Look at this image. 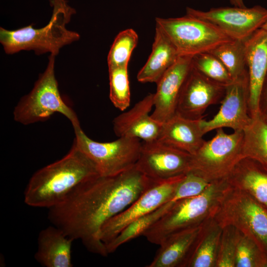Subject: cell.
Returning a JSON list of instances; mask_svg holds the SVG:
<instances>
[{"mask_svg": "<svg viewBox=\"0 0 267 267\" xmlns=\"http://www.w3.org/2000/svg\"><path fill=\"white\" fill-rule=\"evenodd\" d=\"M134 166L118 175L98 176L76 187L48 209V219L92 253L107 256L99 238L104 224L134 202L154 182Z\"/></svg>", "mask_w": 267, "mask_h": 267, "instance_id": "obj_1", "label": "cell"}, {"mask_svg": "<svg viewBox=\"0 0 267 267\" xmlns=\"http://www.w3.org/2000/svg\"><path fill=\"white\" fill-rule=\"evenodd\" d=\"M98 176L94 165L73 144L62 158L34 173L25 188L24 202L31 207L49 209L78 185Z\"/></svg>", "mask_w": 267, "mask_h": 267, "instance_id": "obj_2", "label": "cell"}, {"mask_svg": "<svg viewBox=\"0 0 267 267\" xmlns=\"http://www.w3.org/2000/svg\"><path fill=\"white\" fill-rule=\"evenodd\" d=\"M52 7L50 21L44 27L35 29L29 25L16 30L0 27V42L5 52L13 54L21 50H34L37 54L50 52L57 55L64 46L78 41L79 34L66 28L75 9L66 0H49Z\"/></svg>", "mask_w": 267, "mask_h": 267, "instance_id": "obj_3", "label": "cell"}, {"mask_svg": "<svg viewBox=\"0 0 267 267\" xmlns=\"http://www.w3.org/2000/svg\"><path fill=\"white\" fill-rule=\"evenodd\" d=\"M55 56L50 55L47 66L29 93L23 97L13 111L14 119L29 125L48 119L55 113L62 114L73 128L80 126L74 110L62 99L54 73Z\"/></svg>", "mask_w": 267, "mask_h": 267, "instance_id": "obj_4", "label": "cell"}, {"mask_svg": "<svg viewBox=\"0 0 267 267\" xmlns=\"http://www.w3.org/2000/svg\"><path fill=\"white\" fill-rule=\"evenodd\" d=\"M158 26L169 39L179 56H193L209 52L233 40L213 25L186 15L177 18H156Z\"/></svg>", "mask_w": 267, "mask_h": 267, "instance_id": "obj_5", "label": "cell"}, {"mask_svg": "<svg viewBox=\"0 0 267 267\" xmlns=\"http://www.w3.org/2000/svg\"><path fill=\"white\" fill-rule=\"evenodd\" d=\"M74 130V144L92 162L100 176H115L134 166L141 146L140 139L119 137L111 142H99L89 137L81 126Z\"/></svg>", "mask_w": 267, "mask_h": 267, "instance_id": "obj_6", "label": "cell"}, {"mask_svg": "<svg viewBox=\"0 0 267 267\" xmlns=\"http://www.w3.org/2000/svg\"><path fill=\"white\" fill-rule=\"evenodd\" d=\"M244 133L227 134L220 128L211 139L205 141L192 155L191 172L200 176L215 175L226 172L235 162L244 157ZM189 171V172H190Z\"/></svg>", "mask_w": 267, "mask_h": 267, "instance_id": "obj_7", "label": "cell"}, {"mask_svg": "<svg viewBox=\"0 0 267 267\" xmlns=\"http://www.w3.org/2000/svg\"><path fill=\"white\" fill-rule=\"evenodd\" d=\"M186 14L213 25L233 40L248 39L267 21V9L260 5L220 7L206 11L187 7Z\"/></svg>", "mask_w": 267, "mask_h": 267, "instance_id": "obj_8", "label": "cell"}, {"mask_svg": "<svg viewBox=\"0 0 267 267\" xmlns=\"http://www.w3.org/2000/svg\"><path fill=\"white\" fill-rule=\"evenodd\" d=\"M192 155L157 140L141 144L134 167L149 178L162 180L190 171Z\"/></svg>", "mask_w": 267, "mask_h": 267, "instance_id": "obj_9", "label": "cell"}, {"mask_svg": "<svg viewBox=\"0 0 267 267\" xmlns=\"http://www.w3.org/2000/svg\"><path fill=\"white\" fill-rule=\"evenodd\" d=\"M185 175L155 181L130 206L107 221L102 226L99 234L100 239L105 246L130 223L168 202Z\"/></svg>", "mask_w": 267, "mask_h": 267, "instance_id": "obj_10", "label": "cell"}, {"mask_svg": "<svg viewBox=\"0 0 267 267\" xmlns=\"http://www.w3.org/2000/svg\"><path fill=\"white\" fill-rule=\"evenodd\" d=\"M226 87L207 77L192 65L181 88L176 114L191 120L202 119L209 107L221 103Z\"/></svg>", "mask_w": 267, "mask_h": 267, "instance_id": "obj_11", "label": "cell"}, {"mask_svg": "<svg viewBox=\"0 0 267 267\" xmlns=\"http://www.w3.org/2000/svg\"><path fill=\"white\" fill-rule=\"evenodd\" d=\"M249 95L248 74L227 85L219 111L209 120H200L203 134L223 128L243 131L252 120L249 109Z\"/></svg>", "mask_w": 267, "mask_h": 267, "instance_id": "obj_12", "label": "cell"}, {"mask_svg": "<svg viewBox=\"0 0 267 267\" xmlns=\"http://www.w3.org/2000/svg\"><path fill=\"white\" fill-rule=\"evenodd\" d=\"M208 185L201 194L179 200L143 234L147 240L160 245L169 236L178 232L197 219L207 209L214 192Z\"/></svg>", "mask_w": 267, "mask_h": 267, "instance_id": "obj_13", "label": "cell"}, {"mask_svg": "<svg viewBox=\"0 0 267 267\" xmlns=\"http://www.w3.org/2000/svg\"><path fill=\"white\" fill-rule=\"evenodd\" d=\"M192 57L179 56L156 83L151 116L158 122L163 124L176 114L181 88L192 67Z\"/></svg>", "mask_w": 267, "mask_h": 267, "instance_id": "obj_14", "label": "cell"}, {"mask_svg": "<svg viewBox=\"0 0 267 267\" xmlns=\"http://www.w3.org/2000/svg\"><path fill=\"white\" fill-rule=\"evenodd\" d=\"M154 107V93H149L129 110L114 118L113 130L119 137L141 139L144 142L157 140L162 123L150 113Z\"/></svg>", "mask_w": 267, "mask_h": 267, "instance_id": "obj_15", "label": "cell"}, {"mask_svg": "<svg viewBox=\"0 0 267 267\" xmlns=\"http://www.w3.org/2000/svg\"><path fill=\"white\" fill-rule=\"evenodd\" d=\"M246 56L249 80V114L258 113L262 85L267 72V31L260 28L246 40Z\"/></svg>", "mask_w": 267, "mask_h": 267, "instance_id": "obj_16", "label": "cell"}, {"mask_svg": "<svg viewBox=\"0 0 267 267\" xmlns=\"http://www.w3.org/2000/svg\"><path fill=\"white\" fill-rule=\"evenodd\" d=\"M201 120H191L176 114L162 124L157 140L193 155L205 141Z\"/></svg>", "mask_w": 267, "mask_h": 267, "instance_id": "obj_17", "label": "cell"}, {"mask_svg": "<svg viewBox=\"0 0 267 267\" xmlns=\"http://www.w3.org/2000/svg\"><path fill=\"white\" fill-rule=\"evenodd\" d=\"M73 241L60 229L53 225L49 226L39 234L35 258L45 267H72Z\"/></svg>", "mask_w": 267, "mask_h": 267, "instance_id": "obj_18", "label": "cell"}, {"mask_svg": "<svg viewBox=\"0 0 267 267\" xmlns=\"http://www.w3.org/2000/svg\"><path fill=\"white\" fill-rule=\"evenodd\" d=\"M179 55L172 43L157 26L152 51L137 75L141 83H157L176 62Z\"/></svg>", "mask_w": 267, "mask_h": 267, "instance_id": "obj_19", "label": "cell"}, {"mask_svg": "<svg viewBox=\"0 0 267 267\" xmlns=\"http://www.w3.org/2000/svg\"><path fill=\"white\" fill-rule=\"evenodd\" d=\"M195 232L183 231L173 234L159 245L154 259L148 267H171L179 263L183 258L194 241Z\"/></svg>", "mask_w": 267, "mask_h": 267, "instance_id": "obj_20", "label": "cell"}, {"mask_svg": "<svg viewBox=\"0 0 267 267\" xmlns=\"http://www.w3.org/2000/svg\"><path fill=\"white\" fill-rule=\"evenodd\" d=\"M175 204L169 201L153 211L150 212L130 223L112 240L105 245L108 254L115 251L117 248L144 233Z\"/></svg>", "mask_w": 267, "mask_h": 267, "instance_id": "obj_21", "label": "cell"}, {"mask_svg": "<svg viewBox=\"0 0 267 267\" xmlns=\"http://www.w3.org/2000/svg\"><path fill=\"white\" fill-rule=\"evenodd\" d=\"M243 155L267 167V121L259 113L243 131Z\"/></svg>", "mask_w": 267, "mask_h": 267, "instance_id": "obj_22", "label": "cell"}, {"mask_svg": "<svg viewBox=\"0 0 267 267\" xmlns=\"http://www.w3.org/2000/svg\"><path fill=\"white\" fill-rule=\"evenodd\" d=\"M246 40H233L223 43L208 52L223 63L233 80L248 74Z\"/></svg>", "mask_w": 267, "mask_h": 267, "instance_id": "obj_23", "label": "cell"}, {"mask_svg": "<svg viewBox=\"0 0 267 267\" xmlns=\"http://www.w3.org/2000/svg\"><path fill=\"white\" fill-rule=\"evenodd\" d=\"M244 158L245 164L239 172L242 182L256 200L267 209V167L254 159Z\"/></svg>", "mask_w": 267, "mask_h": 267, "instance_id": "obj_24", "label": "cell"}, {"mask_svg": "<svg viewBox=\"0 0 267 267\" xmlns=\"http://www.w3.org/2000/svg\"><path fill=\"white\" fill-rule=\"evenodd\" d=\"M137 42V34L133 29H127L120 32L108 53V68L128 66L131 55Z\"/></svg>", "mask_w": 267, "mask_h": 267, "instance_id": "obj_25", "label": "cell"}, {"mask_svg": "<svg viewBox=\"0 0 267 267\" xmlns=\"http://www.w3.org/2000/svg\"><path fill=\"white\" fill-rule=\"evenodd\" d=\"M108 71L110 99L116 108L124 111L131 101L128 66L108 68Z\"/></svg>", "mask_w": 267, "mask_h": 267, "instance_id": "obj_26", "label": "cell"}, {"mask_svg": "<svg viewBox=\"0 0 267 267\" xmlns=\"http://www.w3.org/2000/svg\"><path fill=\"white\" fill-rule=\"evenodd\" d=\"M243 213L253 234L267 254V209L256 200H248Z\"/></svg>", "mask_w": 267, "mask_h": 267, "instance_id": "obj_27", "label": "cell"}, {"mask_svg": "<svg viewBox=\"0 0 267 267\" xmlns=\"http://www.w3.org/2000/svg\"><path fill=\"white\" fill-rule=\"evenodd\" d=\"M192 64L196 70L218 83L227 85L233 81L223 63L208 52L193 56Z\"/></svg>", "mask_w": 267, "mask_h": 267, "instance_id": "obj_28", "label": "cell"}, {"mask_svg": "<svg viewBox=\"0 0 267 267\" xmlns=\"http://www.w3.org/2000/svg\"><path fill=\"white\" fill-rule=\"evenodd\" d=\"M209 185L208 180L193 172L186 173L177 185L170 201H177L198 195Z\"/></svg>", "mask_w": 267, "mask_h": 267, "instance_id": "obj_29", "label": "cell"}, {"mask_svg": "<svg viewBox=\"0 0 267 267\" xmlns=\"http://www.w3.org/2000/svg\"><path fill=\"white\" fill-rule=\"evenodd\" d=\"M237 266L251 267L263 263V257L258 250L247 243L241 244L237 248L236 254Z\"/></svg>", "mask_w": 267, "mask_h": 267, "instance_id": "obj_30", "label": "cell"}, {"mask_svg": "<svg viewBox=\"0 0 267 267\" xmlns=\"http://www.w3.org/2000/svg\"><path fill=\"white\" fill-rule=\"evenodd\" d=\"M214 237L207 240L199 248L192 260L191 265L194 267H209L214 259L215 239Z\"/></svg>", "mask_w": 267, "mask_h": 267, "instance_id": "obj_31", "label": "cell"}, {"mask_svg": "<svg viewBox=\"0 0 267 267\" xmlns=\"http://www.w3.org/2000/svg\"><path fill=\"white\" fill-rule=\"evenodd\" d=\"M258 109L259 115L267 121V72L261 88Z\"/></svg>", "mask_w": 267, "mask_h": 267, "instance_id": "obj_32", "label": "cell"}, {"mask_svg": "<svg viewBox=\"0 0 267 267\" xmlns=\"http://www.w3.org/2000/svg\"><path fill=\"white\" fill-rule=\"evenodd\" d=\"M218 265L221 267H232L233 264L229 257L224 256L219 261Z\"/></svg>", "mask_w": 267, "mask_h": 267, "instance_id": "obj_33", "label": "cell"}, {"mask_svg": "<svg viewBox=\"0 0 267 267\" xmlns=\"http://www.w3.org/2000/svg\"><path fill=\"white\" fill-rule=\"evenodd\" d=\"M230 3L234 6L239 7H246L243 0H228Z\"/></svg>", "mask_w": 267, "mask_h": 267, "instance_id": "obj_34", "label": "cell"}, {"mask_svg": "<svg viewBox=\"0 0 267 267\" xmlns=\"http://www.w3.org/2000/svg\"><path fill=\"white\" fill-rule=\"evenodd\" d=\"M261 28L267 31V21L266 22V23L263 25V26L261 27Z\"/></svg>", "mask_w": 267, "mask_h": 267, "instance_id": "obj_35", "label": "cell"}]
</instances>
